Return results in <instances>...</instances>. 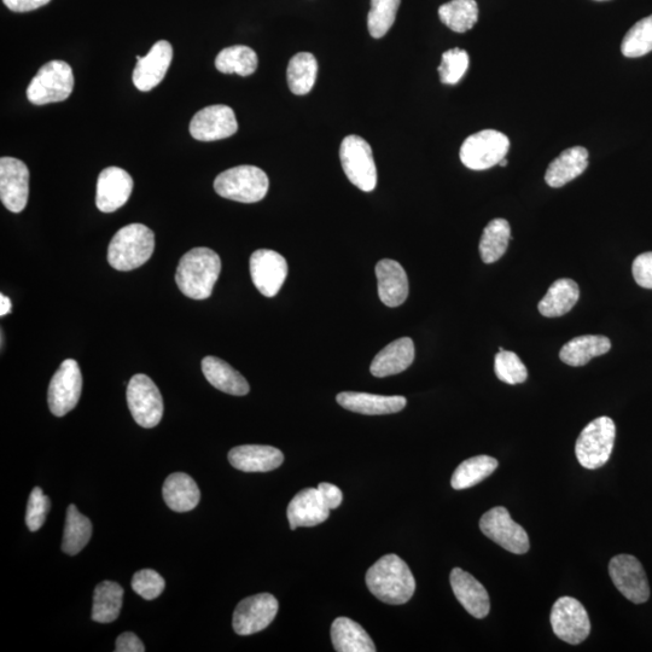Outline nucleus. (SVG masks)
<instances>
[{"instance_id":"f257e3e1","label":"nucleus","mask_w":652,"mask_h":652,"mask_svg":"<svg viewBox=\"0 0 652 652\" xmlns=\"http://www.w3.org/2000/svg\"><path fill=\"white\" fill-rule=\"evenodd\" d=\"M366 585L381 602L392 605L409 602L416 591L411 569L397 555H387L377 561L366 574Z\"/></svg>"},{"instance_id":"f03ea898","label":"nucleus","mask_w":652,"mask_h":652,"mask_svg":"<svg viewBox=\"0 0 652 652\" xmlns=\"http://www.w3.org/2000/svg\"><path fill=\"white\" fill-rule=\"evenodd\" d=\"M221 271V260L214 250L194 248L179 261L176 282L185 296L206 300L212 295Z\"/></svg>"},{"instance_id":"7ed1b4c3","label":"nucleus","mask_w":652,"mask_h":652,"mask_svg":"<svg viewBox=\"0 0 652 652\" xmlns=\"http://www.w3.org/2000/svg\"><path fill=\"white\" fill-rule=\"evenodd\" d=\"M155 249V235L148 226L131 224L122 227L110 241L108 261L113 269L132 271L148 263Z\"/></svg>"},{"instance_id":"20e7f679","label":"nucleus","mask_w":652,"mask_h":652,"mask_svg":"<svg viewBox=\"0 0 652 652\" xmlns=\"http://www.w3.org/2000/svg\"><path fill=\"white\" fill-rule=\"evenodd\" d=\"M269 177L255 166H238L220 173L214 182V190L224 199L255 203L264 199L269 191Z\"/></svg>"},{"instance_id":"39448f33","label":"nucleus","mask_w":652,"mask_h":652,"mask_svg":"<svg viewBox=\"0 0 652 652\" xmlns=\"http://www.w3.org/2000/svg\"><path fill=\"white\" fill-rule=\"evenodd\" d=\"M615 438L613 419L604 416L587 424L575 445L576 458L582 467L596 470L607 464L613 453Z\"/></svg>"},{"instance_id":"423d86ee","label":"nucleus","mask_w":652,"mask_h":652,"mask_svg":"<svg viewBox=\"0 0 652 652\" xmlns=\"http://www.w3.org/2000/svg\"><path fill=\"white\" fill-rule=\"evenodd\" d=\"M74 89L73 69L67 62L51 61L39 69L27 87L28 101L36 106L68 100Z\"/></svg>"},{"instance_id":"0eeeda50","label":"nucleus","mask_w":652,"mask_h":652,"mask_svg":"<svg viewBox=\"0 0 652 652\" xmlns=\"http://www.w3.org/2000/svg\"><path fill=\"white\" fill-rule=\"evenodd\" d=\"M340 160L349 182L358 189L370 192L377 185V168L370 144L359 136L343 139Z\"/></svg>"},{"instance_id":"6e6552de","label":"nucleus","mask_w":652,"mask_h":652,"mask_svg":"<svg viewBox=\"0 0 652 652\" xmlns=\"http://www.w3.org/2000/svg\"><path fill=\"white\" fill-rule=\"evenodd\" d=\"M509 149L510 141L504 133L483 130L465 139L459 156L469 170L485 171L499 165L509 153Z\"/></svg>"},{"instance_id":"1a4fd4ad","label":"nucleus","mask_w":652,"mask_h":652,"mask_svg":"<svg viewBox=\"0 0 652 652\" xmlns=\"http://www.w3.org/2000/svg\"><path fill=\"white\" fill-rule=\"evenodd\" d=\"M127 404L138 426L155 428L163 416V400L159 388L143 374L131 378L127 387Z\"/></svg>"},{"instance_id":"9d476101","label":"nucleus","mask_w":652,"mask_h":652,"mask_svg":"<svg viewBox=\"0 0 652 652\" xmlns=\"http://www.w3.org/2000/svg\"><path fill=\"white\" fill-rule=\"evenodd\" d=\"M480 529L488 539L515 555H525L531 547L525 528L512 520L510 512L503 506L487 511L481 517Z\"/></svg>"},{"instance_id":"9b49d317","label":"nucleus","mask_w":652,"mask_h":652,"mask_svg":"<svg viewBox=\"0 0 652 652\" xmlns=\"http://www.w3.org/2000/svg\"><path fill=\"white\" fill-rule=\"evenodd\" d=\"M551 625L557 638L568 644L578 645L591 633L589 614L578 599L562 597L553 604Z\"/></svg>"},{"instance_id":"f8f14e48","label":"nucleus","mask_w":652,"mask_h":652,"mask_svg":"<svg viewBox=\"0 0 652 652\" xmlns=\"http://www.w3.org/2000/svg\"><path fill=\"white\" fill-rule=\"evenodd\" d=\"M83 392V375L77 360L67 359L50 382L48 403L52 415L66 416L77 407Z\"/></svg>"},{"instance_id":"ddd939ff","label":"nucleus","mask_w":652,"mask_h":652,"mask_svg":"<svg viewBox=\"0 0 652 652\" xmlns=\"http://www.w3.org/2000/svg\"><path fill=\"white\" fill-rule=\"evenodd\" d=\"M609 574L617 590L634 604L648 602L650 587L645 570L638 558L631 555L615 556L609 564Z\"/></svg>"},{"instance_id":"4468645a","label":"nucleus","mask_w":652,"mask_h":652,"mask_svg":"<svg viewBox=\"0 0 652 652\" xmlns=\"http://www.w3.org/2000/svg\"><path fill=\"white\" fill-rule=\"evenodd\" d=\"M279 604L270 593H261L253 597L243 599L237 605L234 613V630L240 636H252V634L264 631L271 625L278 613Z\"/></svg>"},{"instance_id":"2eb2a0df","label":"nucleus","mask_w":652,"mask_h":652,"mask_svg":"<svg viewBox=\"0 0 652 652\" xmlns=\"http://www.w3.org/2000/svg\"><path fill=\"white\" fill-rule=\"evenodd\" d=\"M249 269L256 289L266 298L276 296L288 277L287 260L271 249L256 250L250 256Z\"/></svg>"},{"instance_id":"dca6fc26","label":"nucleus","mask_w":652,"mask_h":652,"mask_svg":"<svg viewBox=\"0 0 652 652\" xmlns=\"http://www.w3.org/2000/svg\"><path fill=\"white\" fill-rule=\"evenodd\" d=\"M29 196V171L25 162L15 157L0 159V200L8 211L21 213Z\"/></svg>"},{"instance_id":"f3484780","label":"nucleus","mask_w":652,"mask_h":652,"mask_svg":"<svg viewBox=\"0 0 652 652\" xmlns=\"http://www.w3.org/2000/svg\"><path fill=\"white\" fill-rule=\"evenodd\" d=\"M238 122L232 108L217 104L197 112L190 122L191 136L201 142H214L234 136Z\"/></svg>"},{"instance_id":"a211bd4d","label":"nucleus","mask_w":652,"mask_h":652,"mask_svg":"<svg viewBox=\"0 0 652 652\" xmlns=\"http://www.w3.org/2000/svg\"><path fill=\"white\" fill-rule=\"evenodd\" d=\"M133 190V179L119 167H108L97 180L96 206L103 213H113L124 207Z\"/></svg>"},{"instance_id":"6ab92c4d","label":"nucleus","mask_w":652,"mask_h":652,"mask_svg":"<svg viewBox=\"0 0 652 652\" xmlns=\"http://www.w3.org/2000/svg\"><path fill=\"white\" fill-rule=\"evenodd\" d=\"M137 66L133 71V84L139 91L148 92L165 79L173 58L172 45L160 40L145 57L137 56Z\"/></svg>"},{"instance_id":"aec40b11","label":"nucleus","mask_w":652,"mask_h":652,"mask_svg":"<svg viewBox=\"0 0 652 652\" xmlns=\"http://www.w3.org/2000/svg\"><path fill=\"white\" fill-rule=\"evenodd\" d=\"M454 596L475 619H485L491 610L488 592L481 582L461 568H454L450 576Z\"/></svg>"},{"instance_id":"412c9836","label":"nucleus","mask_w":652,"mask_h":652,"mask_svg":"<svg viewBox=\"0 0 652 652\" xmlns=\"http://www.w3.org/2000/svg\"><path fill=\"white\" fill-rule=\"evenodd\" d=\"M330 509L325 505L318 488H306L296 494L288 506L290 528L314 527L328 520Z\"/></svg>"},{"instance_id":"4be33fe9","label":"nucleus","mask_w":652,"mask_h":652,"mask_svg":"<svg viewBox=\"0 0 652 652\" xmlns=\"http://www.w3.org/2000/svg\"><path fill=\"white\" fill-rule=\"evenodd\" d=\"M284 456L276 447L244 445L232 448L229 462L244 473H267L281 467Z\"/></svg>"},{"instance_id":"5701e85b","label":"nucleus","mask_w":652,"mask_h":652,"mask_svg":"<svg viewBox=\"0 0 652 652\" xmlns=\"http://www.w3.org/2000/svg\"><path fill=\"white\" fill-rule=\"evenodd\" d=\"M378 296L384 305L398 307L409 296V278L398 261L383 259L376 265Z\"/></svg>"},{"instance_id":"b1692460","label":"nucleus","mask_w":652,"mask_h":652,"mask_svg":"<svg viewBox=\"0 0 652 652\" xmlns=\"http://www.w3.org/2000/svg\"><path fill=\"white\" fill-rule=\"evenodd\" d=\"M336 400L343 409L368 416L397 413L404 410L407 404L406 398L399 397V395H394V397H384V395L358 392L340 393L337 395Z\"/></svg>"},{"instance_id":"393cba45","label":"nucleus","mask_w":652,"mask_h":652,"mask_svg":"<svg viewBox=\"0 0 652 652\" xmlns=\"http://www.w3.org/2000/svg\"><path fill=\"white\" fill-rule=\"evenodd\" d=\"M415 343L403 337L383 348L371 363V374L378 378L394 376L410 368L415 360Z\"/></svg>"},{"instance_id":"a878e982","label":"nucleus","mask_w":652,"mask_h":652,"mask_svg":"<svg viewBox=\"0 0 652 652\" xmlns=\"http://www.w3.org/2000/svg\"><path fill=\"white\" fill-rule=\"evenodd\" d=\"M587 166H589V151L582 147L569 148L547 167L545 182L551 188H562L581 176Z\"/></svg>"},{"instance_id":"bb28decb","label":"nucleus","mask_w":652,"mask_h":652,"mask_svg":"<svg viewBox=\"0 0 652 652\" xmlns=\"http://www.w3.org/2000/svg\"><path fill=\"white\" fill-rule=\"evenodd\" d=\"M162 496L168 508L176 512H189L200 503L199 486L191 476L174 473L163 483Z\"/></svg>"},{"instance_id":"cd10ccee","label":"nucleus","mask_w":652,"mask_h":652,"mask_svg":"<svg viewBox=\"0 0 652 652\" xmlns=\"http://www.w3.org/2000/svg\"><path fill=\"white\" fill-rule=\"evenodd\" d=\"M202 372L214 388L226 394L243 397L249 393V384L240 372L217 357L202 360Z\"/></svg>"},{"instance_id":"c85d7f7f","label":"nucleus","mask_w":652,"mask_h":652,"mask_svg":"<svg viewBox=\"0 0 652 652\" xmlns=\"http://www.w3.org/2000/svg\"><path fill=\"white\" fill-rule=\"evenodd\" d=\"M610 349L611 342L608 337L601 335L578 336L563 346L560 358L563 363L578 368V366L590 363L593 358L608 353Z\"/></svg>"},{"instance_id":"c756f323","label":"nucleus","mask_w":652,"mask_h":652,"mask_svg":"<svg viewBox=\"0 0 652 652\" xmlns=\"http://www.w3.org/2000/svg\"><path fill=\"white\" fill-rule=\"evenodd\" d=\"M331 639L339 652H375L376 646L368 632L348 617H339L331 626Z\"/></svg>"},{"instance_id":"7c9ffc66","label":"nucleus","mask_w":652,"mask_h":652,"mask_svg":"<svg viewBox=\"0 0 652 652\" xmlns=\"http://www.w3.org/2000/svg\"><path fill=\"white\" fill-rule=\"evenodd\" d=\"M579 298L578 284L572 279H558L547 290L544 299L539 302V312L547 318L562 317L573 310Z\"/></svg>"},{"instance_id":"2f4dec72","label":"nucleus","mask_w":652,"mask_h":652,"mask_svg":"<svg viewBox=\"0 0 652 652\" xmlns=\"http://www.w3.org/2000/svg\"><path fill=\"white\" fill-rule=\"evenodd\" d=\"M124 589L114 581H103L93 595L92 620L110 624L118 619L122 608Z\"/></svg>"},{"instance_id":"473e14b6","label":"nucleus","mask_w":652,"mask_h":652,"mask_svg":"<svg viewBox=\"0 0 652 652\" xmlns=\"http://www.w3.org/2000/svg\"><path fill=\"white\" fill-rule=\"evenodd\" d=\"M259 58L249 46L235 45L221 50L215 58V67L223 74L249 77L258 69Z\"/></svg>"},{"instance_id":"72a5a7b5","label":"nucleus","mask_w":652,"mask_h":652,"mask_svg":"<svg viewBox=\"0 0 652 652\" xmlns=\"http://www.w3.org/2000/svg\"><path fill=\"white\" fill-rule=\"evenodd\" d=\"M92 537V523L75 505H69L64 526L62 551L69 556L78 555L89 544Z\"/></svg>"},{"instance_id":"f704fd0d","label":"nucleus","mask_w":652,"mask_h":652,"mask_svg":"<svg viewBox=\"0 0 652 652\" xmlns=\"http://www.w3.org/2000/svg\"><path fill=\"white\" fill-rule=\"evenodd\" d=\"M318 62L310 52H299L291 58L287 71L288 85L294 95L304 96L316 84Z\"/></svg>"},{"instance_id":"c9c22d12","label":"nucleus","mask_w":652,"mask_h":652,"mask_svg":"<svg viewBox=\"0 0 652 652\" xmlns=\"http://www.w3.org/2000/svg\"><path fill=\"white\" fill-rule=\"evenodd\" d=\"M511 238L508 220L494 219L486 226L480 241V254L483 263L493 264L505 254Z\"/></svg>"},{"instance_id":"e433bc0d","label":"nucleus","mask_w":652,"mask_h":652,"mask_svg":"<svg viewBox=\"0 0 652 652\" xmlns=\"http://www.w3.org/2000/svg\"><path fill=\"white\" fill-rule=\"evenodd\" d=\"M498 465L496 458L483 456V454L467 459L454 471L451 485L457 491L479 485L497 470Z\"/></svg>"},{"instance_id":"4c0bfd02","label":"nucleus","mask_w":652,"mask_h":652,"mask_svg":"<svg viewBox=\"0 0 652 652\" xmlns=\"http://www.w3.org/2000/svg\"><path fill=\"white\" fill-rule=\"evenodd\" d=\"M439 17L451 31L465 33L479 20V7L475 0H451L441 5Z\"/></svg>"},{"instance_id":"58836bf2","label":"nucleus","mask_w":652,"mask_h":652,"mask_svg":"<svg viewBox=\"0 0 652 652\" xmlns=\"http://www.w3.org/2000/svg\"><path fill=\"white\" fill-rule=\"evenodd\" d=\"M401 0H371L368 28L372 38L386 36L397 19Z\"/></svg>"},{"instance_id":"ea45409f","label":"nucleus","mask_w":652,"mask_h":652,"mask_svg":"<svg viewBox=\"0 0 652 652\" xmlns=\"http://www.w3.org/2000/svg\"><path fill=\"white\" fill-rule=\"evenodd\" d=\"M652 51V15L645 17L627 32L621 52L628 58L648 55Z\"/></svg>"},{"instance_id":"a19ab883","label":"nucleus","mask_w":652,"mask_h":652,"mask_svg":"<svg viewBox=\"0 0 652 652\" xmlns=\"http://www.w3.org/2000/svg\"><path fill=\"white\" fill-rule=\"evenodd\" d=\"M494 371L500 381L511 384V386L526 382L528 377L526 366L518 358V355L505 351V349L496 355Z\"/></svg>"},{"instance_id":"79ce46f5","label":"nucleus","mask_w":652,"mask_h":652,"mask_svg":"<svg viewBox=\"0 0 652 652\" xmlns=\"http://www.w3.org/2000/svg\"><path fill=\"white\" fill-rule=\"evenodd\" d=\"M469 68L468 52L462 49H451L442 55L438 68L442 83L456 85L462 80Z\"/></svg>"},{"instance_id":"37998d69","label":"nucleus","mask_w":652,"mask_h":652,"mask_svg":"<svg viewBox=\"0 0 652 652\" xmlns=\"http://www.w3.org/2000/svg\"><path fill=\"white\" fill-rule=\"evenodd\" d=\"M132 589L147 601H153L162 595L166 582L162 576L153 569L139 570L132 579Z\"/></svg>"},{"instance_id":"c03bdc74","label":"nucleus","mask_w":652,"mask_h":652,"mask_svg":"<svg viewBox=\"0 0 652 652\" xmlns=\"http://www.w3.org/2000/svg\"><path fill=\"white\" fill-rule=\"evenodd\" d=\"M50 509V498L45 496L42 488H34L27 505L26 525L29 531L37 532L44 526Z\"/></svg>"},{"instance_id":"a18cd8bd","label":"nucleus","mask_w":652,"mask_h":652,"mask_svg":"<svg viewBox=\"0 0 652 652\" xmlns=\"http://www.w3.org/2000/svg\"><path fill=\"white\" fill-rule=\"evenodd\" d=\"M634 281L642 288L652 289V252L640 254L633 261Z\"/></svg>"},{"instance_id":"49530a36","label":"nucleus","mask_w":652,"mask_h":652,"mask_svg":"<svg viewBox=\"0 0 652 652\" xmlns=\"http://www.w3.org/2000/svg\"><path fill=\"white\" fill-rule=\"evenodd\" d=\"M320 496H322L324 503L330 510L339 508L343 500V494L339 487L331 485V483L323 482L318 486Z\"/></svg>"},{"instance_id":"de8ad7c7","label":"nucleus","mask_w":652,"mask_h":652,"mask_svg":"<svg viewBox=\"0 0 652 652\" xmlns=\"http://www.w3.org/2000/svg\"><path fill=\"white\" fill-rule=\"evenodd\" d=\"M116 652H144V644L135 633H122L116 640Z\"/></svg>"},{"instance_id":"09e8293b","label":"nucleus","mask_w":652,"mask_h":652,"mask_svg":"<svg viewBox=\"0 0 652 652\" xmlns=\"http://www.w3.org/2000/svg\"><path fill=\"white\" fill-rule=\"evenodd\" d=\"M7 8L14 13H29L49 4L51 0H3Z\"/></svg>"},{"instance_id":"8fccbe9b","label":"nucleus","mask_w":652,"mask_h":652,"mask_svg":"<svg viewBox=\"0 0 652 652\" xmlns=\"http://www.w3.org/2000/svg\"><path fill=\"white\" fill-rule=\"evenodd\" d=\"M11 301L8 296L0 295V316L5 317L11 312Z\"/></svg>"},{"instance_id":"3c124183","label":"nucleus","mask_w":652,"mask_h":652,"mask_svg":"<svg viewBox=\"0 0 652 652\" xmlns=\"http://www.w3.org/2000/svg\"><path fill=\"white\" fill-rule=\"evenodd\" d=\"M499 165L502 166V167L508 166V160L503 159L502 161L499 162Z\"/></svg>"},{"instance_id":"603ef678","label":"nucleus","mask_w":652,"mask_h":652,"mask_svg":"<svg viewBox=\"0 0 652 652\" xmlns=\"http://www.w3.org/2000/svg\"><path fill=\"white\" fill-rule=\"evenodd\" d=\"M597 2H605V0H597Z\"/></svg>"}]
</instances>
